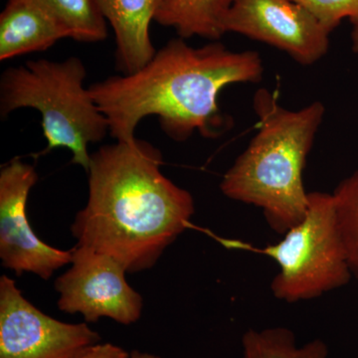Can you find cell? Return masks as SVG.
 Instances as JSON below:
<instances>
[{"label":"cell","instance_id":"6da1fadb","mask_svg":"<svg viewBox=\"0 0 358 358\" xmlns=\"http://www.w3.org/2000/svg\"><path fill=\"white\" fill-rule=\"evenodd\" d=\"M162 164L160 150L136 138L92 154L88 201L71 226L77 245L112 257L128 273L154 267L195 212L192 195Z\"/></svg>","mask_w":358,"mask_h":358},{"label":"cell","instance_id":"7a4b0ae2","mask_svg":"<svg viewBox=\"0 0 358 358\" xmlns=\"http://www.w3.org/2000/svg\"><path fill=\"white\" fill-rule=\"evenodd\" d=\"M264 64L256 51L230 50L219 41L193 47L169 40L133 74L107 78L89 87L117 141L134 140L145 117L157 115L162 131L182 143L199 131L214 138L227 129L218 96L233 84L262 81Z\"/></svg>","mask_w":358,"mask_h":358},{"label":"cell","instance_id":"3957f363","mask_svg":"<svg viewBox=\"0 0 358 358\" xmlns=\"http://www.w3.org/2000/svg\"><path fill=\"white\" fill-rule=\"evenodd\" d=\"M253 109L258 131L224 174L220 189L228 199L262 209L268 227L284 235L307 213L303 171L326 107L315 101L289 110L262 88L254 95Z\"/></svg>","mask_w":358,"mask_h":358},{"label":"cell","instance_id":"277c9868","mask_svg":"<svg viewBox=\"0 0 358 358\" xmlns=\"http://www.w3.org/2000/svg\"><path fill=\"white\" fill-rule=\"evenodd\" d=\"M86 77V66L75 56L64 61L30 60L8 68L0 79V115L4 119L23 108L38 110L47 141L40 155L68 148L72 164L88 173L89 145L102 141L110 134V126L89 88H85Z\"/></svg>","mask_w":358,"mask_h":358},{"label":"cell","instance_id":"5b68a950","mask_svg":"<svg viewBox=\"0 0 358 358\" xmlns=\"http://www.w3.org/2000/svg\"><path fill=\"white\" fill-rule=\"evenodd\" d=\"M261 253L279 265L271 289L288 303L312 300L350 282L352 268L338 220L333 193L308 192V206L300 223L277 244Z\"/></svg>","mask_w":358,"mask_h":358},{"label":"cell","instance_id":"8992f818","mask_svg":"<svg viewBox=\"0 0 358 358\" xmlns=\"http://www.w3.org/2000/svg\"><path fill=\"white\" fill-rule=\"evenodd\" d=\"M127 270L110 256L76 245L67 272L57 278L58 308L88 322L108 317L129 326L141 319L143 298L129 286Z\"/></svg>","mask_w":358,"mask_h":358},{"label":"cell","instance_id":"52a82bcc","mask_svg":"<svg viewBox=\"0 0 358 358\" xmlns=\"http://www.w3.org/2000/svg\"><path fill=\"white\" fill-rule=\"evenodd\" d=\"M100 341L88 324L49 317L26 300L14 280L0 278V358H71Z\"/></svg>","mask_w":358,"mask_h":358},{"label":"cell","instance_id":"ba28073f","mask_svg":"<svg viewBox=\"0 0 358 358\" xmlns=\"http://www.w3.org/2000/svg\"><path fill=\"white\" fill-rule=\"evenodd\" d=\"M38 174L31 164L11 159L0 171V259L17 275L32 273L49 280L58 268L72 263L73 249L45 243L28 220L27 202Z\"/></svg>","mask_w":358,"mask_h":358},{"label":"cell","instance_id":"9c48e42d","mask_svg":"<svg viewBox=\"0 0 358 358\" xmlns=\"http://www.w3.org/2000/svg\"><path fill=\"white\" fill-rule=\"evenodd\" d=\"M224 29L270 45L303 66L319 62L329 48V33L294 0H234Z\"/></svg>","mask_w":358,"mask_h":358},{"label":"cell","instance_id":"30bf717a","mask_svg":"<svg viewBox=\"0 0 358 358\" xmlns=\"http://www.w3.org/2000/svg\"><path fill=\"white\" fill-rule=\"evenodd\" d=\"M115 37L117 66L124 75L133 74L157 53L150 38V23L162 0H96Z\"/></svg>","mask_w":358,"mask_h":358},{"label":"cell","instance_id":"8fae6325","mask_svg":"<svg viewBox=\"0 0 358 358\" xmlns=\"http://www.w3.org/2000/svg\"><path fill=\"white\" fill-rule=\"evenodd\" d=\"M69 34L35 0H8L0 14V60L45 51Z\"/></svg>","mask_w":358,"mask_h":358},{"label":"cell","instance_id":"7c38bea8","mask_svg":"<svg viewBox=\"0 0 358 358\" xmlns=\"http://www.w3.org/2000/svg\"><path fill=\"white\" fill-rule=\"evenodd\" d=\"M234 0H162L155 21L173 27L183 39L199 36L218 41Z\"/></svg>","mask_w":358,"mask_h":358},{"label":"cell","instance_id":"4fadbf2b","mask_svg":"<svg viewBox=\"0 0 358 358\" xmlns=\"http://www.w3.org/2000/svg\"><path fill=\"white\" fill-rule=\"evenodd\" d=\"M241 358H329V348L322 339L298 346L288 327L250 329L242 336Z\"/></svg>","mask_w":358,"mask_h":358},{"label":"cell","instance_id":"5bb4252c","mask_svg":"<svg viewBox=\"0 0 358 358\" xmlns=\"http://www.w3.org/2000/svg\"><path fill=\"white\" fill-rule=\"evenodd\" d=\"M60 23L69 38L86 43L103 41L107 20L96 0H35Z\"/></svg>","mask_w":358,"mask_h":358},{"label":"cell","instance_id":"9a60e30c","mask_svg":"<svg viewBox=\"0 0 358 358\" xmlns=\"http://www.w3.org/2000/svg\"><path fill=\"white\" fill-rule=\"evenodd\" d=\"M333 196L348 263L358 279V169L338 183Z\"/></svg>","mask_w":358,"mask_h":358},{"label":"cell","instance_id":"2e32d148","mask_svg":"<svg viewBox=\"0 0 358 358\" xmlns=\"http://www.w3.org/2000/svg\"><path fill=\"white\" fill-rule=\"evenodd\" d=\"M305 7L331 34L341 21L358 23V0H294Z\"/></svg>","mask_w":358,"mask_h":358},{"label":"cell","instance_id":"e0dca14e","mask_svg":"<svg viewBox=\"0 0 358 358\" xmlns=\"http://www.w3.org/2000/svg\"><path fill=\"white\" fill-rule=\"evenodd\" d=\"M131 353L113 343H101L90 345L71 358H129Z\"/></svg>","mask_w":358,"mask_h":358},{"label":"cell","instance_id":"ac0fdd59","mask_svg":"<svg viewBox=\"0 0 358 358\" xmlns=\"http://www.w3.org/2000/svg\"><path fill=\"white\" fill-rule=\"evenodd\" d=\"M352 49L358 55V23L353 24L352 32Z\"/></svg>","mask_w":358,"mask_h":358},{"label":"cell","instance_id":"d6986e66","mask_svg":"<svg viewBox=\"0 0 358 358\" xmlns=\"http://www.w3.org/2000/svg\"><path fill=\"white\" fill-rule=\"evenodd\" d=\"M129 358H160L157 357V355H152V353L148 352H138V350H134V352H131V357Z\"/></svg>","mask_w":358,"mask_h":358}]
</instances>
